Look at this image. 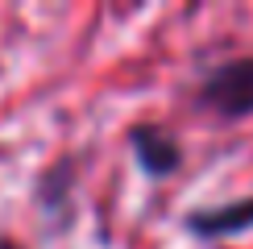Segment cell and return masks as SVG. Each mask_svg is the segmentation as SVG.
Segmentation results:
<instances>
[{
	"label": "cell",
	"mask_w": 253,
	"mask_h": 249,
	"mask_svg": "<svg viewBox=\"0 0 253 249\" xmlns=\"http://www.w3.org/2000/svg\"><path fill=\"white\" fill-rule=\"evenodd\" d=\"M199 104L224 121L253 117V54L220 62L212 75L199 83Z\"/></svg>",
	"instance_id": "obj_1"
},
{
	"label": "cell",
	"mask_w": 253,
	"mask_h": 249,
	"mask_svg": "<svg viewBox=\"0 0 253 249\" xmlns=\"http://www.w3.org/2000/svg\"><path fill=\"white\" fill-rule=\"evenodd\" d=\"M187 228L195 237H237L253 228V195L249 200H228L216 208H199V212H187Z\"/></svg>",
	"instance_id": "obj_3"
},
{
	"label": "cell",
	"mask_w": 253,
	"mask_h": 249,
	"mask_svg": "<svg viewBox=\"0 0 253 249\" xmlns=\"http://www.w3.org/2000/svg\"><path fill=\"white\" fill-rule=\"evenodd\" d=\"M129 145L137 154V162H141L145 174H154V179H162V174H174L178 162H183V150H178V141L170 133H162L158 124H137L129 129Z\"/></svg>",
	"instance_id": "obj_2"
},
{
	"label": "cell",
	"mask_w": 253,
	"mask_h": 249,
	"mask_svg": "<svg viewBox=\"0 0 253 249\" xmlns=\"http://www.w3.org/2000/svg\"><path fill=\"white\" fill-rule=\"evenodd\" d=\"M0 249H21V245L13 241V237H4V233H0Z\"/></svg>",
	"instance_id": "obj_4"
}]
</instances>
